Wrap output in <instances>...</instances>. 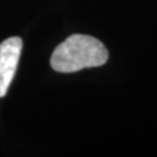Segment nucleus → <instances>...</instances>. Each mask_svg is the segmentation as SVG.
Instances as JSON below:
<instances>
[{"mask_svg":"<svg viewBox=\"0 0 157 157\" xmlns=\"http://www.w3.org/2000/svg\"><path fill=\"white\" fill-rule=\"evenodd\" d=\"M108 59L104 43L95 37L73 34L57 45L50 58L51 67L62 73H71L85 67H101Z\"/></svg>","mask_w":157,"mask_h":157,"instance_id":"obj_1","label":"nucleus"},{"mask_svg":"<svg viewBox=\"0 0 157 157\" xmlns=\"http://www.w3.org/2000/svg\"><path fill=\"white\" fill-rule=\"evenodd\" d=\"M22 50V40L17 36L0 43V98L5 97L14 75Z\"/></svg>","mask_w":157,"mask_h":157,"instance_id":"obj_2","label":"nucleus"}]
</instances>
